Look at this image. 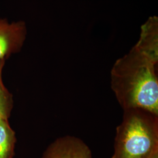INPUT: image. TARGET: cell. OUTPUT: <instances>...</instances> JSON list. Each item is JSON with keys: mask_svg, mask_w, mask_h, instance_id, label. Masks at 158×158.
I'll return each instance as SVG.
<instances>
[{"mask_svg": "<svg viewBox=\"0 0 158 158\" xmlns=\"http://www.w3.org/2000/svg\"><path fill=\"white\" fill-rule=\"evenodd\" d=\"M158 152V114L142 108L124 110L111 158H151Z\"/></svg>", "mask_w": 158, "mask_h": 158, "instance_id": "7a4b0ae2", "label": "cell"}, {"mask_svg": "<svg viewBox=\"0 0 158 158\" xmlns=\"http://www.w3.org/2000/svg\"><path fill=\"white\" fill-rule=\"evenodd\" d=\"M40 158H92V153L90 148L81 139L66 135L52 142Z\"/></svg>", "mask_w": 158, "mask_h": 158, "instance_id": "277c9868", "label": "cell"}, {"mask_svg": "<svg viewBox=\"0 0 158 158\" xmlns=\"http://www.w3.org/2000/svg\"><path fill=\"white\" fill-rule=\"evenodd\" d=\"M158 51L137 42L111 71V87L123 110L142 108L158 114Z\"/></svg>", "mask_w": 158, "mask_h": 158, "instance_id": "6da1fadb", "label": "cell"}, {"mask_svg": "<svg viewBox=\"0 0 158 158\" xmlns=\"http://www.w3.org/2000/svg\"><path fill=\"white\" fill-rule=\"evenodd\" d=\"M151 158H158V152L155 153Z\"/></svg>", "mask_w": 158, "mask_h": 158, "instance_id": "52a82bcc", "label": "cell"}, {"mask_svg": "<svg viewBox=\"0 0 158 158\" xmlns=\"http://www.w3.org/2000/svg\"><path fill=\"white\" fill-rule=\"evenodd\" d=\"M27 27L23 21L9 23L0 19V60H6L21 51L26 39Z\"/></svg>", "mask_w": 158, "mask_h": 158, "instance_id": "3957f363", "label": "cell"}, {"mask_svg": "<svg viewBox=\"0 0 158 158\" xmlns=\"http://www.w3.org/2000/svg\"><path fill=\"white\" fill-rule=\"evenodd\" d=\"M17 138L8 120L0 118V158H14Z\"/></svg>", "mask_w": 158, "mask_h": 158, "instance_id": "5b68a950", "label": "cell"}, {"mask_svg": "<svg viewBox=\"0 0 158 158\" xmlns=\"http://www.w3.org/2000/svg\"><path fill=\"white\" fill-rule=\"evenodd\" d=\"M6 60H0V118L8 120L14 106L12 95L2 81V72Z\"/></svg>", "mask_w": 158, "mask_h": 158, "instance_id": "8992f818", "label": "cell"}]
</instances>
